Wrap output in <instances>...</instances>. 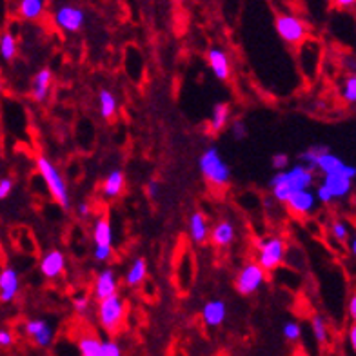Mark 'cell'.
<instances>
[{
	"mask_svg": "<svg viewBox=\"0 0 356 356\" xmlns=\"http://www.w3.org/2000/svg\"><path fill=\"white\" fill-rule=\"evenodd\" d=\"M349 343H351L353 351L356 349V325H353L351 329H349Z\"/></svg>",
	"mask_w": 356,
	"mask_h": 356,
	"instance_id": "cell-42",
	"label": "cell"
},
{
	"mask_svg": "<svg viewBox=\"0 0 356 356\" xmlns=\"http://www.w3.org/2000/svg\"><path fill=\"white\" fill-rule=\"evenodd\" d=\"M349 164H346L340 156H337L334 153H331L329 151V147H325V149L322 151L318 155V159H316V162H314V169H318L320 173L325 177V175H333V173H338V171H343V169L347 168Z\"/></svg>",
	"mask_w": 356,
	"mask_h": 356,
	"instance_id": "cell-18",
	"label": "cell"
},
{
	"mask_svg": "<svg viewBox=\"0 0 356 356\" xmlns=\"http://www.w3.org/2000/svg\"><path fill=\"white\" fill-rule=\"evenodd\" d=\"M233 135L236 140H244L248 136V127H245L244 120H234L233 122Z\"/></svg>",
	"mask_w": 356,
	"mask_h": 356,
	"instance_id": "cell-38",
	"label": "cell"
},
{
	"mask_svg": "<svg viewBox=\"0 0 356 356\" xmlns=\"http://www.w3.org/2000/svg\"><path fill=\"white\" fill-rule=\"evenodd\" d=\"M286 204L291 211L296 213V215H311L314 211V207H316V197H314V193L311 189H305V191L291 195Z\"/></svg>",
	"mask_w": 356,
	"mask_h": 356,
	"instance_id": "cell-17",
	"label": "cell"
},
{
	"mask_svg": "<svg viewBox=\"0 0 356 356\" xmlns=\"http://www.w3.org/2000/svg\"><path fill=\"white\" fill-rule=\"evenodd\" d=\"M147 277V262L145 258H135V262L131 264V267L127 269L126 273V284L129 287L140 286L142 282Z\"/></svg>",
	"mask_w": 356,
	"mask_h": 356,
	"instance_id": "cell-24",
	"label": "cell"
},
{
	"mask_svg": "<svg viewBox=\"0 0 356 356\" xmlns=\"http://www.w3.org/2000/svg\"><path fill=\"white\" fill-rule=\"evenodd\" d=\"M26 334H28L38 347L51 346L53 325L44 318H33L26 322Z\"/></svg>",
	"mask_w": 356,
	"mask_h": 356,
	"instance_id": "cell-14",
	"label": "cell"
},
{
	"mask_svg": "<svg viewBox=\"0 0 356 356\" xmlns=\"http://www.w3.org/2000/svg\"><path fill=\"white\" fill-rule=\"evenodd\" d=\"M349 251H351V254L355 257V254H356V238H355V236H353V240L349 242Z\"/></svg>",
	"mask_w": 356,
	"mask_h": 356,
	"instance_id": "cell-45",
	"label": "cell"
},
{
	"mask_svg": "<svg viewBox=\"0 0 356 356\" xmlns=\"http://www.w3.org/2000/svg\"><path fill=\"white\" fill-rule=\"evenodd\" d=\"M37 169L40 177H42L44 184L47 186L49 193H51L53 200L62 207V209H70L71 207V195L70 189H67V184L62 177V173L58 171L51 160L47 159L46 155L37 156Z\"/></svg>",
	"mask_w": 356,
	"mask_h": 356,
	"instance_id": "cell-2",
	"label": "cell"
},
{
	"mask_svg": "<svg viewBox=\"0 0 356 356\" xmlns=\"http://www.w3.org/2000/svg\"><path fill=\"white\" fill-rule=\"evenodd\" d=\"M145 193L149 198H156L160 193V184L156 180H149V184L145 186Z\"/></svg>",
	"mask_w": 356,
	"mask_h": 356,
	"instance_id": "cell-41",
	"label": "cell"
},
{
	"mask_svg": "<svg viewBox=\"0 0 356 356\" xmlns=\"http://www.w3.org/2000/svg\"><path fill=\"white\" fill-rule=\"evenodd\" d=\"M126 318V302L120 295H113L99 302V322L108 333H117Z\"/></svg>",
	"mask_w": 356,
	"mask_h": 356,
	"instance_id": "cell-5",
	"label": "cell"
},
{
	"mask_svg": "<svg viewBox=\"0 0 356 356\" xmlns=\"http://www.w3.org/2000/svg\"><path fill=\"white\" fill-rule=\"evenodd\" d=\"M55 24L60 29L67 31V33H76L80 29L84 28L86 20H88V15L82 8L73 4L60 6L58 10L55 11V17H53Z\"/></svg>",
	"mask_w": 356,
	"mask_h": 356,
	"instance_id": "cell-9",
	"label": "cell"
},
{
	"mask_svg": "<svg viewBox=\"0 0 356 356\" xmlns=\"http://www.w3.org/2000/svg\"><path fill=\"white\" fill-rule=\"evenodd\" d=\"M209 238H211V242L216 248H227V245L233 244L234 238H236L234 224L229 220H220L211 231H209Z\"/></svg>",
	"mask_w": 356,
	"mask_h": 356,
	"instance_id": "cell-19",
	"label": "cell"
},
{
	"mask_svg": "<svg viewBox=\"0 0 356 356\" xmlns=\"http://www.w3.org/2000/svg\"><path fill=\"white\" fill-rule=\"evenodd\" d=\"M314 197H316V202H322V204H325V206L334 200L333 195L329 193V189L325 188L323 184H320L318 188H316V191H314Z\"/></svg>",
	"mask_w": 356,
	"mask_h": 356,
	"instance_id": "cell-36",
	"label": "cell"
},
{
	"mask_svg": "<svg viewBox=\"0 0 356 356\" xmlns=\"http://www.w3.org/2000/svg\"><path fill=\"white\" fill-rule=\"evenodd\" d=\"M19 53V46H17V38L13 33L6 31L4 35H0V56L2 60L11 62Z\"/></svg>",
	"mask_w": 356,
	"mask_h": 356,
	"instance_id": "cell-28",
	"label": "cell"
},
{
	"mask_svg": "<svg viewBox=\"0 0 356 356\" xmlns=\"http://www.w3.org/2000/svg\"><path fill=\"white\" fill-rule=\"evenodd\" d=\"M314 182V171H311L309 168H305L304 164L293 165L291 169L286 171H278L275 177L271 178L269 182V188H271L275 198L280 202H287V198L291 195H295L298 191H305V189H311Z\"/></svg>",
	"mask_w": 356,
	"mask_h": 356,
	"instance_id": "cell-1",
	"label": "cell"
},
{
	"mask_svg": "<svg viewBox=\"0 0 356 356\" xmlns=\"http://www.w3.org/2000/svg\"><path fill=\"white\" fill-rule=\"evenodd\" d=\"M102 355L104 356H122V347L118 346L115 340H104Z\"/></svg>",
	"mask_w": 356,
	"mask_h": 356,
	"instance_id": "cell-33",
	"label": "cell"
},
{
	"mask_svg": "<svg viewBox=\"0 0 356 356\" xmlns=\"http://www.w3.org/2000/svg\"><path fill=\"white\" fill-rule=\"evenodd\" d=\"M113 227L111 222L106 216H100L95 220L93 225V240L95 251L93 257L97 262H108L113 253Z\"/></svg>",
	"mask_w": 356,
	"mask_h": 356,
	"instance_id": "cell-8",
	"label": "cell"
},
{
	"mask_svg": "<svg viewBox=\"0 0 356 356\" xmlns=\"http://www.w3.org/2000/svg\"><path fill=\"white\" fill-rule=\"evenodd\" d=\"M51 80H53V73L49 67H44L35 75L33 79V86H31V97L37 102H44L47 99V95H49V88H51Z\"/></svg>",
	"mask_w": 356,
	"mask_h": 356,
	"instance_id": "cell-21",
	"label": "cell"
},
{
	"mask_svg": "<svg viewBox=\"0 0 356 356\" xmlns=\"http://www.w3.org/2000/svg\"><path fill=\"white\" fill-rule=\"evenodd\" d=\"M44 10H46V2L44 0H22L19 4V15L26 20L40 19Z\"/></svg>",
	"mask_w": 356,
	"mask_h": 356,
	"instance_id": "cell-26",
	"label": "cell"
},
{
	"mask_svg": "<svg viewBox=\"0 0 356 356\" xmlns=\"http://www.w3.org/2000/svg\"><path fill=\"white\" fill-rule=\"evenodd\" d=\"M198 168H200L202 177L206 178L209 184L216 186V188H222V186L229 184L231 168L222 159L216 147H209V149L202 153L200 160H198Z\"/></svg>",
	"mask_w": 356,
	"mask_h": 356,
	"instance_id": "cell-3",
	"label": "cell"
},
{
	"mask_svg": "<svg viewBox=\"0 0 356 356\" xmlns=\"http://www.w3.org/2000/svg\"><path fill=\"white\" fill-rule=\"evenodd\" d=\"M286 242L280 236H267L258 242V266L264 271H275L286 260Z\"/></svg>",
	"mask_w": 356,
	"mask_h": 356,
	"instance_id": "cell-4",
	"label": "cell"
},
{
	"mask_svg": "<svg viewBox=\"0 0 356 356\" xmlns=\"http://www.w3.org/2000/svg\"><path fill=\"white\" fill-rule=\"evenodd\" d=\"M311 329H313L314 340H316V342L318 343L327 342V323H325L323 316L314 314L313 318H311Z\"/></svg>",
	"mask_w": 356,
	"mask_h": 356,
	"instance_id": "cell-29",
	"label": "cell"
},
{
	"mask_svg": "<svg viewBox=\"0 0 356 356\" xmlns=\"http://www.w3.org/2000/svg\"><path fill=\"white\" fill-rule=\"evenodd\" d=\"M66 271V254L60 249H51L40 260V273L47 280H56Z\"/></svg>",
	"mask_w": 356,
	"mask_h": 356,
	"instance_id": "cell-12",
	"label": "cell"
},
{
	"mask_svg": "<svg viewBox=\"0 0 356 356\" xmlns=\"http://www.w3.org/2000/svg\"><path fill=\"white\" fill-rule=\"evenodd\" d=\"M73 307L79 314H86L89 309V296L88 295H79L73 298Z\"/></svg>",
	"mask_w": 356,
	"mask_h": 356,
	"instance_id": "cell-35",
	"label": "cell"
},
{
	"mask_svg": "<svg viewBox=\"0 0 356 356\" xmlns=\"http://www.w3.org/2000/svg\"><path fill=\"white\" fill-rule=\"evenodd\" d=\"M13 342H15L13 333H11V331H8V329H0V346L10 347V346H13Z\"/></svg>",
	"mask_w": 356,
	"mask_h": 356,
	"instance_id": "cell-39",
	"label": "cell"
},
{
	"mask_svg": "<svg viewBox=\"0 0 356 356\" xmlns=\"http://www.w3.org/2000/svg\"><path fill=\"white\" fill-rule=\"evenodd\" d=\"M266 271L258 266L257 262H248L240 269L236 278H234V289L242 296L254 295L260 287L266 284Z\"/></svg>",
	"mask_w": 356,
	"mask_h": 356,
	"instance_id": "cell-7",
	"label": "cell"
},
{
	"mask_svg": "<svg viewBox=\"0 0 356 356\" xmlns=\"http://www.w3.org/2000/svg\"><path fill=\"white\" fill-rule=\"evenodd\" d=\"M118 293V278L117 273L113 269H104L99 273V277L95 278L93 284V296L99 302L106 300L109 296L117 295Z\"/></svg>",
	"mask_w": 356,
	"mask_h": 356,
	"instance_id": "cell-13",
	"label": "cell"
},
{
	"mask_svg": "<svg viewBox=\"0 0 356 356\" xmlns=\"http://www.w3.org/2000/svg\"><path fill=\"white\" fill-rule=\"evenodd\" d=\"M338 6H342V8H351V6H355V0H338Z\"/></svg>",
	"mask_w": 356,
	"mask_h": 356,
	"instance_id": "cell-44",
	"label": "cell"
},
{
	"mask_svg": "<svg viewBox=\"0 0 356 356\" xmlns=\"http://www.w3.org/2000/svg\"><path fill=\"white\" fill-rule=\"evenodd\" d=\"M207 62L211 67L213 75L218 80H229L231 76V62L229 56L220 47H211L207 51Z\"/></svg>",
	"mask_w": 356,
	"mask_h": 356,
	"instance_id": "cell-16",
	"label": "cell"
},
{
	"mask_svg": "<svg viewBox=\"0 0 356 356\" xmlns=\"http://www.w3.org/2000/svg\"><path fill=\"white\" fill-rule=\"evenodd\" d=\"M356 177L355 165H347L343 171H338L333 175H325L323 177V186L329 189L333 198H346L353 189V178Z\"/></svg>",
	"mask_w": 356,
	"mask_h": 356,
	"instance_id": "cell-10",
	"label": "cell"
},
{
	"mask_svg": "<svg viewBox=\"0 0 356 356\" xmlns=\"http://www.w3.org/2000/svg\"><path fill=\"white\" fill-rule=\"evenodd\" d=\"M20 291L19 271L13 266H6L0 269V302L10 304L17 298Z\"/></svg>",
	"mask_w": 356,
	"mask_h": 356,
	"instance_id": "cell-11",
	"label": "cell"
},
{
	"mask_svg": "<svg viewBox=\"0 0 356 356\" xmlns=\"http://www.w3.org/2000/svg\"><path fill=\"white\" fill-rule=\"evenodd\" d=\"M229 117H231L229 104H225V102L216 104L215 108H213L211 118H209V131L211 133L224 131L227 122H229Z\"/></svg>",
	"mask_w": 356,
	"mask_h": 356,
	"instance_id": "cell-23",
	"label": "cell"
},
{
	"mask_svg": "<svg viewBox=\"0 0 356 356\" xmlns=\"http://www.w3.org/2000/svg\"><path fill=\"white\" fill-rule=\"evenodd\" d=\"M331 233H333V238H337L338 242H347L349 240V225L343 220H334L331 225Z\"/></svg>",
	"mask_w": 356,
	"mask_h": 356,
	"instance_id": "cell-31",
	"label": "cell"
},
{
	"mask_svg": "<svg viewBox=\"0 0 356 356\" xmlns=\"http://www.w3.org/2000/svg\"><path fill=\"white\" fill-rule=\"evenodd\" d=\"M76 213H79L80 218L88 220L89 216H91V206H89L88 202H80V204H76Z\"/></svg>",
	"mask_w": 356,
	"mask_h": 356,
	"instance_id": "cell-40",
	"label": "cell"
},
{
	"mask_svg": "<svg viewBox=\"0 0 356 356\" xmlns=\"http://www.w3.org/2000/svg\"><path fill=\"white\" fill-rule=\"evenodd\" d=\"M99 108H100V115L106 120H111L118 111V102L117 97L109 91V89H102L99 95Z\"/></svg>",
	"mask_w": 356,
	"mask_h": 356,
	"instance_id": "cell-25",
	"label": "cell"
},
{
	"mask_svg": "<svg viewBox=\"0 0 356 356\" xmlns=\"http://www.w3.org/2000/svg\"><path fill=\"white\" fill-rule=\"evenodd\" d=\"M271 164H273V168L277 169V173L278 171H286L291 164V159H289V155H286V153H277V155L273 156Z\"/></svg>",
	"mask_w": 356,
	"mask_h": 356,
	"instance_id": "cell-34",
	"label": "cell"
},
{
	"mask_svg": "<svg viewBox=\"0 0 356 356\" xmlns=\"http://www.w3.org/2000/svg\"><path fill=\"white\" fill-rule=\"evenodd\" d=\"M342 99L346 100L347 104H355L356 102V76L355 75L347 76L346 82H343Z\"/></svg>",
	"mask_w": 356,
	"mask_h": 356,
	"instance_id": "cell-30",
	"label": "cell"
},
{
	"mask_svg": "<svg viewBox=\"0 0 356 356\" xmlns=\"http://www.w3.org/2000/svg\"><path fill=\"white\" fill-rule=\"evenodd\" d=\"M11 191H13V180L10 177L0 178V200L10 197Z\"/></svg>",
	"mask_w": 356,
	"mask_h": 356,
	"instance_id": "cell-37",
	"label": "cell"
},
{
	"mask_svg": "<svg viewBox=\"0 0 356 356\" xmlns=\"http://www.w3.org/2000/svg\"><path fill=\"white\" fill-rule=\"evenodd\" d=\"M80 356H104L102 355V340L95 334H84L79 340Z\"/></svg>",
	"mask_w": 356,
	"mask_h": 356,
	"instance_id": "cell-27",
	"label": "cell"
},
{
	"mask_svg": "<svg viewBox=\"0 0 356 356\" xmlns=\"http://www.w3.org/2000/svg\"><path fill=\"white\" fill-rule=\"evenodd\" d=\"M349 314H351V318H356V296L353 295V298L349 300Z\"/></svg>",
	"mask_w": 356,
	"mask_h": 356,
	"instance_id": "cell-43",
	"label": "cell"
},
{
	"mask_svg": "<svg viewBox=\"0 0 356 356\" xmlns=\"http://www.w3.org/2000/svg\"><path fill=\"white\" fill-rule=\"evenodd\" d=\"M227 318V304L224 300H209L202 307V320L207 327H220Z\"/></svg>",
	"mask_w": 356,
	"mask_h": 356,
	"instance_id": "cell-15",
	"label": "cell"
},
{
	"mask_svg": "<svg viewBox=\"0 0 356 356\" xmlns=\"http://www.w3.org/2000/svg\"><path fill=\"white\" fill-rule=\"evenodd\" d=\"M124 186H126V177H124V173L120 169H113L111 173L106 177V180H104V197L117 198L124 191Z\"/></svg>",
	"mask_w": 356,
	"mask_h": 356,
	"instance_id": "cell-22",
	"label": "cell"
},
{
	"mask_svg": "<svg viewBox=\"0 0 356 356\" xmlns=\"http://www.w3.org/2000/svg\"><path fill=\"white\" fill-rule=\"evenodd\" d=\"M2 89H4V84H2V82H0V93H2Z\"/></svg>",
	"mask_w": 356,
	"mask_h": 356,
	"instance_id": "cell-46",
	"label": "cell"
},
{
	"mask_svg": "<svg viewBox=\"0 0 356 356\" xmlns=\"http://www.w3.org/2000/svg\"><path fill=\"white\" fill-rule=\"evenodd\" d=\"M275 28H277V33L280 35L282 40L289 44V46H298L309 35V29H307L304 20L300 17H296L295 13L277 15Z\"/></svg>",
	"mask_w": 356,
	"mask_h": 356,
	"instance_id": "cell-6",
	"label": "cell"
},
{
	"mask_svg": "<svg viewBox=\"0 0 356 356\" xmlns=\"http://www.w3.org/2000/svg\"><path fill=\"white\" fill-rule=\"evenodd\" d=\"M189 236L195 244H204L209 238V222L202 211H195L189 216Z\"/></svg>",
	"mask_w": 356,
	"mask_h": 356,
	"instance_id": "cell-20",
	"label": "cell"
},
{
	"mask_svg": "<svg viewBox=\"0 0 356 356\" xmlns=\"http://www.w3.org/2000/svg\"><path fill=\"white\" fill-rule=\"evenodd\" d=\"M282 333H284V338L289 340V342H296L298 338L302 337V327L298 322H287L282 329Z\"/></svg>",
	"mask_w": 356,
	"mask_h": 356,
	"instance_id": "cell-32",
	"label": "cell"
}]
</instances>
